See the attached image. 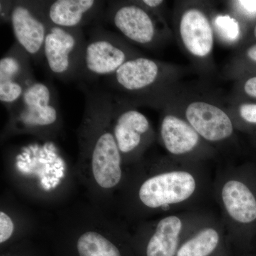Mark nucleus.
Segmentation results:
<instances>
[{
    "label": "nucleus",
    "mask_w": 256,
    "mask_h": 256,
    "mask_svg": "<svg viewBox=\"0 0 256 256\" xmlns=\"http://www.w3.org/2000/svg\"><path fill=\"white\" fill-rule=\"evenodd\" d=\"M106 2L98 0L44 1L47 18L53 26L69 30H84L102 20Z\"/></svg>",
    "instance_id": "nucleus-11"
},
{
    "label": "nucleus",
    "mask_w": 256,
    "mask_h": 256,
    "mask_svg": "<svg viewBox=\"0 0 256 256\" xmlns=\"http://www.w3.org/2000/svg\"><path fill=\"white\" fill-rule=\"evenodd\" d=\"M242 92L248 98L256 102V75L249 76L242 85Z\"/></svg>",
    "instance_id": "nucleus-23"
},
{
    "label": "nucleus",
    "mask_w": 256,
    "mask_h": 256,
    "mask_svg": "<svg viewBox=\"0 0 256 256\" xmlns=\"http://www.w3.org/2000/svg\"><path fill=\"white\" fill-rule=\"evenodd\" d=\"M198 188V178L191 172L170 170L146 180L138 196L146 208H166L188 202L196 194Z\"/></svg>",
    "instance_id": "nucleus-5"
},
{
    "label": "nucleus",
    "mask_w": 256,
    "mask_h": 256,
    "mask_svg": "<svg viewBox=\"0 0 256 256\" xmlns=\"http://www.w3.org/2000/svg\"><path fill=\"white\" fill-rule=\"evenodd\" d=\"M86 44L78 84H98L138 58L124 38L96 24Z\"/></svg>",
    "instance_id": "nucleus-2"
},
{
    "label": "nucleus",
    "mask_w": 256,
    "mask_h": 256,
    "mask_svg": "<svg viewBox=\"0 0 256 256\" xmlns=\"http://www.w3.org/2000/svg\"><path fill=\"white\" fill-rule=\"evenodd\" d=\"M14 232L12 220L4 212H0V244L8 242Z\"/></svg>",
    "instance_id": "nucleus-20"
},
{
    "label": "nucleus",
    "mask_w": 256,
    "mask_h": 256,
    "mask_svg": "<svg viewBox=\"0 0 256 256\" xmlns=\"http://www.w3.org/2000/svg\"><path fill=\"white\" fill-rule=\"evenodd\" d=\"M186 118L200 137L208 142H220L234 134L233 122L226 112L208 102H192L186 108Z\"/></svg>",
    "instance_id": "nucleus-12"
},
{
    "label": "nucleus",
    "mask_w": 256,
    "mask_h": 256,
    "mask_svg": "<svg viewBox=\"0 0 256 256\" xmlns=\"http://www.w3.org/2000/svg\"><path fill=\"white\" fill-rule=\"evenodd\" d=\"M164 2L162 0H143L140 3L146 9L152 11V10L158 9L162 5L164 4Z\"/></svg>",
    "instance_id": "nucleus-25"
},
{
    "label": "nucleus",
    "mask_w": 256,
    "mask_h": 256,
    "mask_svg": "<svg viewBox=\"0 0 256 256\" xmlns=\"http://www.w3.org/2000/svg\"><path fill=\"white\" fill-rule=\"evenodd\" d=\"M220 200L240 233L256 236V166L227 180L220 190Z\"/></svg>",
    "instance_id": "nucleus-6"
},
{
    "label": "nucleus",
    "mask_w": 256,
    "mask_h": 256,
    "mask_svg": "<svg viewBox=\"0 0 256 256\" xmlns=\"http://www.w3.org/2000/svg\"><path fill=\"white\" fill-rule=\"evenodd\" d=\"M130 106L112 98L111 128L124 160L140 152L151 133L148 118Z\"/></svg>",
    "instance_id": "nucleus-9"
},
{
    "label": "nucleus",
    "mask_w": 256,
    "mask_h": 256,
    "mask_svg": "<svg viewBox=\"0 0 256 256\" xmlns=\"http://www.w3.org/2000/svg\"><path fill=\"white\" fill-rule=\"evenodd\" d=\"M239 116L244 124L248 127L252 132H256V102L242 104L239 107Z\"/></svg>",
    "instance_id": "nucleus-19"
},
{
    "label": "nucleus",
    "mask_w": 256,
    "mask_h": 256,
    "mask_svg": "<svg viewBox=\"0 0 256 256\" xmlns=\"http://www.w3.org/2000/svg\"><path fill=\"white\" fill-rule=\"evenodd\" d=\"M77 250L79 256H122L119 249L108 239L92 230L80 236Z\"/></svg>",
    "instance_id": "nucleus-17"
},
{
    "label": "nucleus",
    "mask_w": 256,
    "mask_h": 256,
    "mask_svg": "<svg viewBox=\"0 0 256 256\" xmlns=\"http://www.w3.org/2000/svg\"><path fill=\"white\" fill-rule=\"evenodd\" d=\"M220 240L218 229L204 227L182 245L176 256H210L218 246Z\"/></svg>",
    "instance_id": "nucleus-16"
},
{
    "label": "nucleus",
    "mask_w": 256,
    "mask_h": 256,
    "mask_svg": "<svg viewBox=\"0 0 256 256\" xmlns=\"http://www.w3.org/2000/svg\"><path fill=\"white\" fill-rule=\"evenodd\" d=\"M246 62L247 64V68L252 76L256 75V43L249 46L246 50Z\"/></svg>",
    "instance_id": "nucleus-22"
},
{
    "label": "nucleus",
    "mask_w": 256,
    "mask_h": 256,
    "mask_svg": "<svg viewBox=\"0 0 256 256\" xmlns=\"http://www.w3.org/2000/svg\"><path fill=\"white\" fill-rule=\"evenodd\" d=\"M0 14H1V22L5 24L10 22L11 21L12 13L14 8V1H5L1 0L0 2Z\"/></svg>",
    "instance_id": "nucleus-24"
},
{
    "label": "nucleus",
    "mask_w": 256,
    "mask_h": 256,
    "mask_svg": "<svg viewBox=\"0 0 256 256\" xmlns=\"http://www.w3.org/2000/svg\"><path fill=\"white\" fill-rule=\"evenodd\" d=\"M102 20L126 40L138 44L152 45L158 38V28L150 10L140 3L108 2Z\"/></svg>",
    "instance_id": "nucleus-8"
},
{
    "label": "nucleus",
    "mask_w": 256,
    "mask_h": 256,
    "mask_svg": "<svg viewBox=\"0 0 256 256\" xmlns=\"http://www.w3.org/2000/svg\"><path fill=\"white\" fill-rule=\"evenodd\" d=\"M180 34L186 50L195 56L204 58L213 50V28L206 15L201 10L190 9L183 14Z\"/></svg>",
    "instance_id": "nucleus-13"
},
{
    "label": "nucleus",
    "mask_w": 256,
    "mask_h": 256,
    "mask_svg": "<svg viewBox=\"0 0 256 256\" xmlns=\"http://www.w3.org/2000/svg\"><path fill=\"white\" fill-rule=\"evenodd\" d=\"M234 2L246 18L250 20L256 18V0H239Z\"/></svg>",
    "instance_id": "nucleus-21"
},
{
    "label": "nucleus",
    "mask_w": 256,
    "mask_h": 256,
    "mask_svg": "<svg viewBox=\"0 0 256 256\" xmlns=\"http://www.w3.org/2000/svg\"><path fill=\"white\" fill-rule=\"evenodd\" d=\"M254 136H255V138H254V140H255V146H256V133H254Z\"/></svg>",
    "instance_id": "nucleus-27"
},
{
    "label": "nucleus",
    "mask_w": 256,
    "mask_h": 256,
    "mask_svg": "<svg viewBox=\"0 0 256 256\" xmlns=\"http://www.w3.org/2000/svg\"><path fill=\"white\" fill-rule=\"evenodd\" d=\"M214 24L220 36L227 41L236 42L240 36V26L238 22L228 15L217 16Z\"/></svg>",
    "instance_id": "nucleus-18"
},
{
    "label": "nucleus",
    "mask_w": 256,
    "mask_h": 256,
    "mask_svg": "<svg viewBox=\"0 0 256 256\" xmlns=\"http://www.w3.org/2000/svg\"><path fill=\"white\" fill-rule=\"evenodd\" d=\"M161 74V67L156 60L138 57L124 64L112 76L104 79L101 86L112 98L124 102L130 99L153 100Z\"/></svg>",
    "instance_id": "nucleus-4"
},
{
    "label": "nucleus",
    "mask_w": 256,
    "mask_h": 256,
    "mask_svg": "<svg viewBox=\"0 0 256 256\" xmlns=\"http://www.w3.org/2000/svg\"><path fill=\"white\" fill-rule=\"evenodd\" d=\"M8 134L30 133L48 136L62 124L60 102L55 88L48 82H35L22 98L9 111Z\"/></svg>",
    "instance_id": "nucleus-1"
},
{
    "label": "nucleus",
    "mask_w": 256,
    "mask_h": 256,
    "mask_svg": "<svg viewBox=\"0 0 256 256\" xmlns=\"http://www.w3.org/2000/svg\"><path fill=\"white\" fill-rule=\"evenodd\" d=\"M87 40L84 30L50 26L44 47L50 73L64 82H78Z\"/></svg>",
    "instance_id": "nucleus-3"
},
{
    "label": "nucleus",
    "mask_w": 256,
    "mask_h": 256,
    "mask_svg": "<svg viewBox=\"0 0 256 256\" xmlns=\"http://www.w3.org/2000/svg\"><path fill=\"white\" fill-rule=\"evenodd\" d=\"M182 220L168 216L158 222L146 247V256H176L183 232Z\"/></svg>",
    "instance_id": "nucleus-15"
},
{
    "label": "nucleus",
    "mask_w": 256,
    "mask_h": 256,
    "mask_svg": "<svg viewBox=\"0 0 256 256\" xmlns=\"http://www.w3.org/2000/svg\"><path fill=\"white\" fill-rule=\"evenodd\" d=\"M10 22L16 43L33 63H42L45 41L52 26L45 12L44 1H14Z\"/></svg>",
    "instance_id": "nucleus-7"
},
{
    "label": "nucleus",
    "mask_w": 256,
    "mask_h": 256,
    "mask_svg": "<svg viewBox=\"0 0 256 256\" xmlns=\"http://www.w3.org/2000/svg\"><path fill=\"white\" fill-rule=\"evenodd\" d=\"M254 37H255V38L256 40V23L255 24V26H254Z\"/></svg>",
    "instance_id": "nucleus-26"
},
{
    "label": "nucleus",
    "mask_w": 256,
    "mask_h": 256,
    "mask_svg": "<svg viewBox=\"0 0 256 256\" xmlns=\"http://www.w3.org/2000/svg\"><path fill=\"white\" fill-rule=\"evenodd\" d=\"M160 134L166 150L174 156H185L194 150L201 138L188 122L172 114L163 118Z\"/></svg>",
    "instance_id": "nucleus-14"
},
{
    "label": "nucleus",
    "mask_w": 256,
    "mask_h": 256,
    "mask_svg": "<svg viewBox=\"0 0 256 256\" xmlns=\"http://www.w3.org/2000/svg\"><path fill=\"white\" fill-rule=\"evenodd\" d=\"M30 56L16 42L0 60V101L8 112L36 82Z\"/></svg>",
    "instance_id": "nucleus-10"
}]
</instances>
